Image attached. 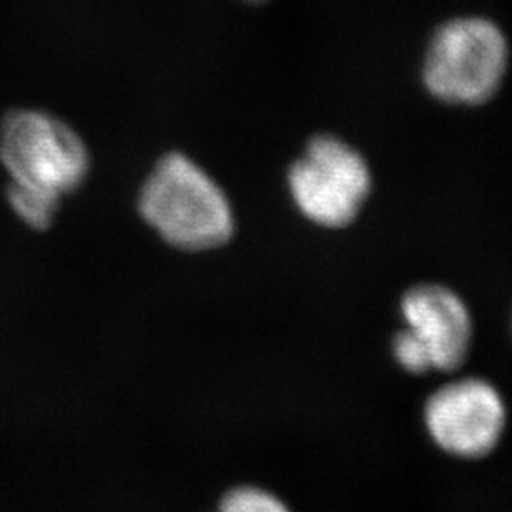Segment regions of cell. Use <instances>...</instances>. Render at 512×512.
Listing matches in <instances>:
<instances>
[{
    "mask_svg": "<svg viewBox=\"0 0 512 512\" xmlns=\"http://www.w3.org/2000/svg\"><path fill=\"white\" fill-rule=\"evenodd\" d=\"M245 2H253V4H260V2H266V0H245Z\"/></svg>",
    "mask_w": 512,
    "mask_h": 512,
    "instance_id": "9c48e42d",
    "label": "cell"
},
{
    "mask_svg": "<svg viewBox=\"0 0 512 512\" xmlns=\"http://www.w3.org/2000/svg\"><path fill=\"white\" fill-rule=\"evenodd\" d=\"M421 418L427 437L442 454L478 461L499 448L509 425V406L488 378L461 376L427 397Z\"/></svg>",
    "mask_w": 512,
    "mask_h": 512,
    "instance_id": "8992f818",
    "label": "cell"
},
{
    "mask_svg": "<svg viewBox=\"0 0 512 512\" xmlns=\"http://www.w3.org/2000/svg\"><path fill=\"white\" fill-rule=\"evenodd\" d=\"M0 164L10 183L63 200L90 177L92 154L82 135L52 112L14 109L0 122Z\"/></svg>",
    "mask_w": 512,
    "mask_h": 512,
    "instance_id": "3957f363",
    "label": "cell"
},
{
    "mask_svg": "<svg viewBox=\"0 0 512 512\" xmlns=\"http://www.w3.org/2000/svg\"><path fill=\"white\" fill-rule=\"evenodd\" d=\"M215 512H293L279 495L260 486H238L222 495Z\"/></svg>",
    "mask_w": 512,
    "mask_h": 512,
    "instance_id": "ba28073f",
    "label": "cell"
},
{
    "mask_svg": "<svg viewBox=\"0 0 512 512\" xmlns=\"http://www.w3.org/2000/svg\"><path fill=\"white\" fill-rule=\"evenodd\" d=\"M403 329L391 355L403 372L450 374L465 365L475 342V319L465 298L442 283H418L401 296Z\"/></svg>",
    "mask_w": 512,
    "mask_h": 512,
    "instance_id": "5b68a950",
    "label": "cell"
},
{
    "mask_svg": "<svg viewBox=\"0 0 512 512\" xmlns=\"http://www.w3.org/2000/svg\"><path fill=\"white\" fill-rule=\"evenodd\" d=\"M137 209L158 238L183 253L215 251L236 236V213L226 190L179 150L152 165L139 188Z\"/></svg>",
    "mask_w": 512,
    "mask_h": 512,
    "instance_id": "6da1fadb",
    "label": "cell"
},
{
    "mask_svg": "<svg viewBox=\"0 0 512 512\" xmlns=\"http://www.w3.org/2000/svg\"><path fill=\"white\" fill-rule=\"evenodd\" d=\"M6 200L10 203V209L25 226L31 230H48L54 224L55 217L61 209L59 198L38 192L33 188H27L23 184L8 183L6 188Z\"/></svg>",
    "mask_w": 512,
    "mask_h": 512,
    "instance_id": "52a82bcc",
    "label": "cell"
},
{
    "mask_svg": "<svg viewBox=\"0 0 512 512\" xmlns=\"http://www.w3.org/2000/svg\"><path fill=\"white\" fill-rule=\"evenodd\" d=\"M287 188L308 222L344 230L359 219L372 194V169L342 137L317 133L289 165Z\"/></svg>",
    "mask_w": 512,
    "mask_h": 512,
    "instance_id": "277c9868",
    "label": "cell"
},
{
    "mask_svg": "<svg viewBox=\"0 0 512 512\" xmlns=\"http://www.w3.org/2000/svg\"><path fill=\"white\" fill-rule=\"evenodd\" d=\"M509 61V40L495 21L484 16L448 19L429 40L421 82L440 103L480 107L501 90Z\"/></svg>",
    "mask_w": 512,
    "mask_h": 512,
    "instance_id": "7a4b0ae2",
    "label": "cell"
}]
</instances>
